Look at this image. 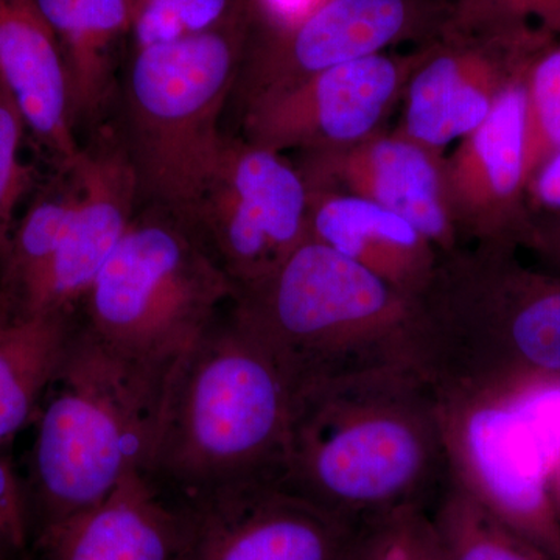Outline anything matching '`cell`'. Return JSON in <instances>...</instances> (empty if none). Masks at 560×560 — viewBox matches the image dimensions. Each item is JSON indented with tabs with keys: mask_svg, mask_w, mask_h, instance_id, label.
Instances as JSON below:
<instances>
[{
	"mask_svg": "<svg viewBox=\"0 0 560 560\" xmlns=\"http://www.w3.org/2000/svg\"><path fill=\"white\" fill-rule=\"evenodd\" d=\"M512 243L440 256L415 300L412 364L441 401H512L560 381V275Z\"/></svg>",
	"mask_w": 560,
	"mask_h": 560,
	"instance_id": "obj_3",
	"label": "cell"
},
{
	"mask_svg": "<svg viewBox=\"0 0 560 560\" xmlns=\"http://www.w3.org/2000/svg\"><path fill=\"white\" fill-rule=\"evenodd\" d=\"M548 486H550V495L552 506L560 522V455L551 460L550 474H548Z\"/></svg>",
	"mask_w": 560,
	"mask_h": 560,
	"instance_id": "obj_33",
	"label": "cell"
},
{
	"mask_svg": "<svg viewBox=\"0 0 560 560\" xmlns=\"http://www.w3.org/2000/svg\"><path fill=\"white\" fill-rule=\"evenodd\" d=\"M346 560H445L430 511L405 508L363 523Z\"/></svg>",
	"mask_w": 560,
	"mask_h": 560,
	"instance_id": "obj_25",
	"label": "cell"
},
{
	"mask_svg": "<svg viewBox=\"0 0 560 560\" xmlns=\"http://www.w3.org/2000/svg\"><path fill=\"white\" fill-rule=\"evenodd\" d=\"M300 168L312 189L355 195L399 213L447 256L459 249L448 195L447 158L401 132L340 150L307 151Z\"/></svg>",
	"mask_w": 560,
	"mask_h": 560,
	"instance_id": "obj_15",
	"label": "cell"
},
{
	"mask_svg": "<svg viewBox=\"0 0 560 560\" xmlns=\"http://www.w3.org/2000/svg\"><path fill=\"white\" fill-rule=\"evenodd\" d=\"M31 529L27 493L13 463L0 452V560L24 550Z\"/></svg>",
	"mask_w": 560,
	"mask_h": 560,
	"instance_id": "obj_28",
	"label": "cell"
},
{
	"mask_svg": "<svg viewBox=\"0 0 560 560\" xmlns=\"http://www.w3.org/2000/svg\"><path fill=\"white\" fill-rule=\"evenodd\" d=\"M308 197L312 241L355 261L411 300L427 289L440 253L415 224L355 195L308 187Z\"/></svg>",
	"mask_w": 560,
	"mask_h": 560,
	"instance_id": "obj_19",
	"label": "cell"
},
{
	"mask_svg": "<svg viewBox=\"0 0 560 560\" xmlns=\"http://www.w3.org/2000/svg\"><path fill=\"white\" fill-rule=\"evenodd\" d=\"M232 307L300 390L385 368L415 366V300L366 268L312 241Z\"/></svg>",
	"mask_w": 560,
	"mask_h": 560,
	"instance_id": "obj_5",
	"label": "cell"
},
{
	"mask_svg": "<svg viewBox=\"0 0 560 560\" xmlns=\"http://www.w3.org/2000/svg\"><path fill=\"white\" fill-rule=\"evenodd\" d=\"M539 434L551 460L560 455V381L545 383L514 400Z\"/></svg>",
	"mask_w": 560,
	"mask_h": 560,
	"instance_id": "obj_29",
	"label": "cell"
},
{
	"mask_svg": "<svg viewBox=\"0 0 560 560\" xmlns=\"http://www.w3.org/2000/svg\"><path fill=\"white\" fill-rule=\"evenodd\" d=\"M36 544L47 560H180L183 512L132 471L98 506Z\"/></svg>",
	"mask_w": 560,
	"mask_h": 560,
	"instance_id": "obj_18",
	"label": "cell"
},
{
	"mask_svg": "<svg viewBox=\"0 0 560 560\" xmlns=\"http://www.w3.org/2000/svg\"><path fill=\"white\" fill-rule=\"evenodd\" d=\"M27 121L0 77V271L20 219L18 209L33 187V171L22 156Z\"/></svg>",
	"mask_w": 560,
	"mask_h": 560,
	"instance_id": "obj_27",
	"label": "cell"
},
{
	"mask_svg": "<svg viewBox=\"0 0 560 560\" xmlns=\"http://www.w3.org/2000/svg\"><path fill=\"white\" fill-rule=\"evenodd\" d=\"M419 54H377L315 73L245 105L249 143L276 153L340 150L382 132Z\"/></svg>",
	"mask_w": 560,
	"mask_h": 560,
	"instance_id": "obj_10",
	"label": "cell"
},
{
	"mask_svg": "<svg viewBox=\"0 0 560 560\" xmlns=\"http://www.w3.org/2000/svg\"><path fill=\"white\" fill-rule=\"evenodd\" d=\"M441 39L419 54L404 95L399 132L442 153L488 119L526 57L551 36L481 35L441 28Z\"/></svg>",
	"mask_w": 560,
	"mask_h": 560,
	"instance_id": "obj_13",
	"label": "cell"
},
{
	"mask_svg": "<svg viewBox=\"0 0 560 560\" xmlns=\"http://www.w3.org/2000/svg\"><path fill=\"white\" fill-rule=\"evenodd\" d=\"M0 77L57 171L80 160L60 46L36 0H0Z\"/></svg>",
	"mask_w": 560,
	"mask_h": 560,
	"instance_id": "obj_17",
	"label": "cell"
},
{
	"mask_svg": "<svg viewBox=\"0 0 560 560\" xmlns=\"http://www.w3.org/2000/svg\"><path fill=\"white\" fill-rule=\"evenodd\" d=\"M60 46L73 120L101 116L117 55L130 39V0H36Z\"/></svg>",
	"mask_w": 560,
	"mask_h": 560,
	"instance_id": "obj_20",
	"label": "cell"
},
{
	"mask_svg": "<svg viewBox=\"0 0 560 560\" xmlns=\"http://www.w3.org/2000/svg\"><path fill=\"white\" fill-rule=\"evenodd\" d=\"M235 294L194 224L149 206L92 282L79 320L117 352L171 371Z\"/></svg>",
	"mask_w": 560,
	"mask_h": 560,
	"instance_id": "obj_7",
	"label": "cell"
},
{
	"mask_svg": "<svg viewBox=\"0 0 560 560\" xmlns=\"http://www.w3.org/2000/svg\"><path fill=\"white\" fill-rule=\"evenodd\" d=\"M526 175L560 150V39L539 44L522 69ZM528 186V184H526Z\"/></svg>",
	"mask_w": 560,
	"mask_h": 560,
	"instance_id": "obj_23",
	"label": "cell"
},
{
	"mask_svg": "<svg viewBox=\"0 0 560 560\" xmlns=\"http://www.w3.org/2000/svg\"><path fill=\"white\" fill-rule=\"evenodd\" d=\"M448 9L434 0H323L290 27L253 32L235 84L243 105L323 70L383 54L431 22L444 24Z\"/></svg>",
	"mask_w": 560,
	"mask_h": 560,
	"instance_id": "obj_11",
	"label": "cell"
},
{
	"mask_svg": "<svg viewBox=\"0 0 560 560\" xmlns=\"http://www.w3.org/2000/svg\"><path fill=\"white\" fill-rule=\"evenodd\" d=\"M323 0H243L253 32H275L304 20Z\"/></svg>",
	"mask_w": 560,
	"mask_h": 560,
	"instance_id": "obj_30",
	"label": "cell"
},
{
	"mask_svg": "<svg viewBox=\"0 0 560 560\" xmlns=\"http://www.w3.org/2000/svg\"><path fill=\"white\" fill-rule=\"evenodd\" d=\"M442 28L481 35L539 32L559 38L560 0H458Z\"/></svg>",
	"mask_w": 560,
	"mask_h": 560,
	"instance_id": "obj_26",
	"label": "cell"
},
{
	"mask_svg": "<svg viewBox=\"0 0 560 560\" xmlns=\"http://www.w3.org/2000/svg\"><path fill=\"white\" fill-rule=\"evenodd\" d=\"M430 514L445 560H556L497 518L453 478Z\"/></svg>",
	"mask_w": 560,
	"mask_h": 560,
	"instance_id": "obj_22",
	"label": "cell"
},
{
	"mask_svg": "<svg viewBox=\"0 0 560 560\" xmlns=\"http://www.w3.org/2000/svg\"><path fill=\"white\" fill-rule=\"evenodd\" d=\"M518 246L533 250L547 270L560 275V217H533Z\"/></svg>",
	"mask_w": 560,
	"mask_h": 560,
	"instance_id": "obj_32",
	"label": "cell"
},
{
	"mask_svg": "<svg viewBox=\"0 0 560 560\" xmlns=\"http://www.w3.org/2000/svg\"><path fill=\"white\" fill-rule=\"evenodd\" d=\"M242 7L243 0H130V54L215 31Z\"/></svg>",
	"mask_w": 560,
	"mask_h": 560,
	"instance_id": "obj_24",
	"label": "cell"
},
{
	"mask_svg": "<svg viewBox=\"0 0 560 560\" xmlns=\"http://www.w3.org/2000/svg\"><path fill=\"white\" fill-rule=\"evenodd\" d=\"M10 323L9 316L5 315V312H3V308L0 307V330L3 329V327L7 326V324Z\"/></svg>",
	"mask_w": 560,
	"mask_h": 560,
	"instance_id": "obj_34",
	"label": "cell"
},
{
	"mask_svg": "<svg viewBox=\"0 0 560 560\" xmlns=\"http://www.w3.org/2000/svg\"><path fill=\"white\" fill-rule=\"evenodd\" d=\"M294 397L293 382L231 302L165 378L147 477L178 503L283 482Z\"/></svg>",
	"mask_w": 560,
	"mask_h": 560,
	"instance_id": "obj_2",
	"label": "cell"
},
{
	"mask_svg": "<svg viewBox=\"0 0 560 560\" xmlns=\"http://www.w3.org/2000/svg\"><path fill=\"white\" fill-rule=\"evenodd\" d=\"M176 504L184 518L180 560H346L359 529L283 482Z\"/></svg>",
	"mask_w": 560,
	"mask_h": 560,
	"instance_id": "obj_12",
	"label": "cell"
},
{
	"mask_svg": "<svg viewBox=\"0 0 560 560\" xmlns=\"http://www.w3.org/2000/svg\"><path fill=\"white\" fill-rule=\"evenodd\" d=\"M522 69L501 92L488 119L460 139L458 150L447 158L448 195L459 238L518 246L528 230Z\"/></svg>",
	"mask_w": 560,
	"mask_h": 560,
	"instance_id": "obj_16",
	"label": "cell"
},
{
	"mask_svg": "<svg viewBox=\"0 0 560 560\" xmlns=\"http://www.w3.org/2000/svg\"><path fill=\"white\" fill-rule=\"evenodd\" d=\"M250 33L243 3L215 31L131 51L120 138L147 206L194 221L226 140L220 117Z\"/></svg>",
	"mask_w": 560,
	"mask_h": 560,
	"instance_id": "obj_6",
	"label": "cell"
},
{
	"mask_svg": "<svg viewBox=\"0 0 560 560\" xmlns=\"http://www.w3.org/2000/svg\"><path fill=\"white\" fill-rule=\"evenodd\" d=\"M75 324L72 316L36 315L0 330V445L35 420Z\"/></svg>",
	"mask_w": 560,
	"mask_h": 560,
	"instance_id": "obj_21",
	"label": "cell"
},
{
	"mask_svg": "<svg viewBox=\"0 0 560 560\" xmlns=\"http://www.w3.org/2000/svg\"><path fill=\"white\" fill-rule=\"evenodd\" d=\"M451 482L440 396L411 364L298 390L283 480L293 492L359 528L431 511Z\"/></svg>",
	"mask_w": 560,
	"mask_h": 560,
	"instance_id": "obj_1",
	"label": "cell"
},
{
	"mask_svg": "<svg viewBox=\"0 0 560 560\" xmlns=\"http://www.w3.org/2000/svg\"><path fill=\"white\" fill-rule=\"evenodd\" d=\"M441 400V399H440ZM452 478L497 518L560 560L551 456L514 401H441Z\"/></svg>",
	"mask_w": 560,
	"mask_h": 560,
	"instance_id": "obj_9",
	"label": "cell"
},
{
	"mask_svg": "<svg viewBox=\"0 0 560 560\" xmlns=\"http://www.w3.org/2000/svg\"><path fill=\"white\" fill-rule=\"evenodd\" d=\"M168 372L117 352L77 319L36 415L24 486L36 540L94 510L132 471L145 474Z\"/></svg>",
	"mask_w": 560,
	"mask_h": 560,
	"instance_id": "obj_4",
	"label": "cell"
},
{
	"mask_svg": "<svg viewBox=\"0 0 560 560\" xmlns=\"http://www.w3.org/2000/svg\"><path fill=\"white\" fill-rule=\"evenodd\" d=\"M308 202L304 176L282 154L226 138L191 224L238 291L311 238Z\"/></svg>",
	"mask_w": 560,
	"mask_h": 560,
	"instance_id": "obj_8",
	"label": "cell"
},
{
	"mask_svg": "<svg viewBox=\"0 0 560 560\" xmlns=\"http://www.w3.org/2000/svg\"><path fill=\"white\" fill-rule=\"evenodd\" d=\"M526 206L533 217H560V150L530 175Z\"/></svg>",
	"mask_w": 560,
	"mask_h": 560,
	"instance_id": "obj_31",
	"label": "cell"
},
{
	"mask_svg": "<svg viewBox=\"0 0 560 560\" xmlns=\"http://www.w3.org/2000/svg\"><path fill=\"white\" fill-rule=\"evenodd\" d=\"M75 172L79 195L60 248L20 319L36 315L75 318L92 282L135 220L140 202L138 180L119 135L101 132L81 151Z\"/></svg>",
	"mask_w": 560,
	"mask_h": 560,
	"instance_id": "obj_14",
	"label": "cell"
}]
</instances>
